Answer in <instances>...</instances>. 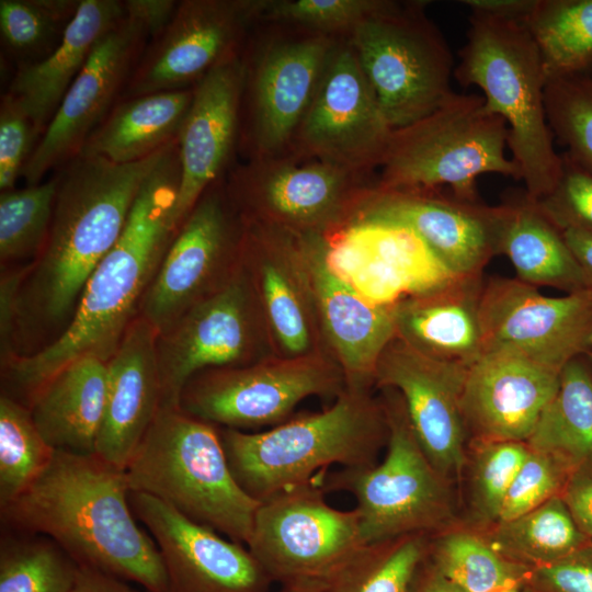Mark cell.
I'll return each instance as SVG.
<instances>
[{"instance_id": "6da1fadb", "label": "cell", "mask_w": 592, "mask_h": 592, "mask_svg": "<svg viewBox=\"0 0 592 592\" xmlns=\"http://www.w3.org/2000/svg\"><path fill=\"white\" fill-rule=\"evenodd\" d=\"M168 147L124 164L81 153L58 170L48 237L16 295L14 356L43 350L71 323L90 275L119 239L141 185Z\"/></svg>"}, {"instance_id": "7a4b0ae2", "label": "cell", "mask_w": 592, "mask_h": 592, "mask_svg": "<svg viewBox=\"0 0 592 592\" xmlns=\"http://www.w3.org/2000/svg\"><path fill=\"white\" fill-rule=\"evenodd\" d=\"M181 181L178 141L145 180L126 226L90 275L75 317L43 350L1 365V394L27 407L59 369L84 355L109 360L116 352L177 235L174 209Z\"/></svg>"}, {"instance_id": "3957f363", "label": "cell", "mask_w": 592, "mask_h": 592, "mask_svg": "<svg viewBox=\"0 0 592 592\" xmlns=\"http://www.w3.org/2000/svg\"><path fill=\"white\" fill-rule=\"evenodd\" d=\"M126 471L98 454L56 451L43 474L0 506L4 530L41 534L80 567L167 592L159 549L129 503Z\"/></svg>"}, {"instance_id": "277c9868", "label": "cell", "mask_w": 592, "mask_h": 592, "mask_svg": "<svg viewBox=\"0 0 592 592\" xmlns=\"http://www.w3.org/2000/svg\"><path fill=\"white\" fill-rule=\"evenodd\" d=\"M373 389L345 387L325 410L295 414L260 432L219 428L232 476L262 502L311 481L333 464L363 467L377 463L388 440L380 398Z\"/></svg>"}, {"instance_id": "5b68a950", "label": "cell", "mask_w": 592, "mask_h": 592, "mask_svg": "<svg viewBox=\"0 0 592 592\" xmlns=\"http://www.w3.org/2000/svg\"><path fill=\"white\" fill-rule=\"evenodd\" d=\"M454 78L483 91L485 110L508 126V149L530 198L548 195L561 173L545 109L547 73L524 22L470 12Z\"/></svg>"}, {"instance_id": "8992f818", "label": "cell", "mask_w": 592, "mask_h": 592, "mask_svg": "<svg viewBox=\"0 0 592 592\" xmlns=\"http://www.w3.org/2000/svg\"><path fill=\"white\" fill-rule=\"evenodd\" d=\"M130 491L247 545L261 502L232 476L219 428L181 408H160L126 469Z\"/></svg>"}, {"instance_id": "52a82bcc", "label": "cell", "mask_w": 592, "mask_h": 592, "mask_svg": "<svg viewBox=\"0 0 592 592\" xmlns=\"http://www.w3.org/2000/svg\"><path fill=\"white\" fill-rule=\"evenodd\" d=\"M508 126L485 110L478 94L454 92L424 117L392 130L377 171L380 191H429L448 186L459 197L478 200L476 180L497 173L521 180L508 158Z\"/></svg>"}, {"instance_id": "ba28073f", "label": "cell", "mask_w": 592, "mask_h": 592, "mask_svg": "<svg viewBox=\"0 0 592 592\" xmlns=\"http://www.w3.org/2000/svg\"><path fill=\"white\" fill-rule=\"evenodd\" d=\"M380 391L388 425L384 459L316 477L326 493L346 492L355 499L366 544L436 534L453 520L448 480L422 449L400 394L391 388Z\"/></svg>"}, {"instance_id": "9c48e42d", "label": "cell", "mask_w": 592, "mask_h": 592, "mask_svg": "<svg viewBox=\"0 0 592 592\" xmlns=\"http://www.w3.org/2000/svg\"><path fill=\"white\" fill-rule=\"evenodd\" d=\"M421 1H388L346 37L392 129L441 106L453 93L454 59Z\"/></svg>"}, {"instance_id": "30bf717a", "label": "cell", "mask_w": 592, "mask_h": 592, "mask_svg": "<svg viewBox=\"0 0 592 592\" xmlns=\"http://www.w3.org/2000/svg\"><path fill=\"white\" fill-rule=\"evenodd\" d=\"M226 186L248 221L329 236L355 219L375 180L289 150L248 159L228 173Z\"/></svg>"}, {"instance_id": "8fae6325", "label": "cell", "mask_w": 592, "mask_h": 592, "mask_svg": "<svg viewBox=\"0 0 592 592\" xmlns=\"http://www.w3.org/2000/svg\"><path fill=\"white\" fill-rule=\"evenodd\" d=\"M344 388L341 367L326 352L274 354L195 374L181 392L179 408L218 428L249 432L289 420L306 398L335 399Z\"/></svg>"}, {"instance_id": "7c38bea8", "label": "cell", "mask_w": 592, "mask_h": 592, "mask_svg": "<svg viewBox=\"0 0 592 592\" xmlns=\"http://www.w3.org/2000/svg\"><path fill=\"white\" fill-rule=\"evenodd\" d=\"M326 494L315 476L260 503L247 546L273 583L326 584L367 545L357 510Z\"/></svg>"}, {"instance_id": "4fadbf2b", "label": "cell", "mask_w": 592, "mask_h": 592, "mask_svg": "<svg viewBox=\"0 0 592 592\" xmlns=\"http://www.w3.org/2000/svg\"><path fill=\"white\" fill-rule=\"evenodd\" d=\"M157 354L161 408L179 407L185 384L202 371L276 354L243 263L226 286L158 333Z\"/></svg>"}, {"instance_id": "5bb4252c", "label": "cell", "mask_w": 592, "mask_h": 592, "mask_svg": "<svg viewBox=\"0 0 592 592\" xmlns=\"http://www.w3.org/2000/svg\"><path fill=\"white\" fill-rule=\"evenodd\" d=\"M244 221L226 186L212 184L172 240L139 307L158 333L226 286L242 265Z\"/></svg>"}, {"instance_id": "9a60e30c", "label": "cell", "mask_w": 592, "mask_h": 592, "mask_svg": "<svg viewBox=\"0 0 592 592\" xmlns=\"http://www.w3.org/2000/svg\"><path fill=\"white\" fill-rule=\"evenodd\" d=\"M338 39L304 31L253 52L244 46L239 147L247 159L291 149Z\"/></svg>"}, {"instance_id": "2e32d148", "label": "cell", "mask_w": 592, "mask_h": 592, "mask_svg": "<svg viewBox=\"0 0 592 592\" xmlns=\"http://www.w3.org/2000/svg\"><path fill=\"white\" fill-rule=\"evenodd\" d=\"M392 130L350 42L339 38L289 150L371 175Z\"/></svg>"}, {"instance_id": "e0dca14e", "label": "cell", "mask_w": 592, "mask_h": 592, "mask_svg": "<svg viewBox=\"0 0 592 592\" xmlns=\"http://www.w3.org/2000/svg\"><path fill=\"white\" fill-rule=\"evenodd\" d=\"M479 314L482 354L516 353L561 372L590 344L592 288L549 297L516 277H494L485 282Z\"/></svg>"}, {"instance_id": "ac0fdd59", "label": "cell", "mask_w": 592, "mask_h": 592, "mask_svg": "<svg viewBox=\"0 0 592 592\" xmlns=\"http://www.w3.org/2000/svg\"><path fill=\"white\" fill-rule=\"evenodd\" d=\"M257 0L179 1L166 31L149 42L119 100L193 88L240 55Z\"/></svg>"}, {"instance_id": "d6986e66", "label": "cell", "mask_w": 592, "mask_h": 592, "mask_svg": "<svg viewBox=\"0 0 592 592\" xmlns=\"http://www.w3.org/2000/svg\"><path fill=\"white\" fill-rule=\"evenodd\" d=\"M149 42L145 27L125 15L96 43L23 170L27 185L43 182L81 153L119 101Z\"/></svg>"}, {"instance_id": "ffe728a7", "label": "cell", "mask_w": 592, "mask_h": 592, "mask_svg": "<svg viewBox=\"0 0 592 592\" xmlns=\"http://www.w3.org/2000/svg\"><path fill=\"white\" fill-rule=\"evenodd\" d=\"M325 238L330 267L378 306L395 307L460 277L414 231L398 224L355 220Z\"/></svg>"}, {"instance_id": "44dd1931", "label": "cell", "mask_w": 592, "mask_h": 592, "mask_svg": "<svg viewBox=\"0 0 592 592\" xmlns=\"http://www.w3.org/2000/svg\"><path fill=\"white\" fill-rule=\"evenodd\" d=\"M506 203L489 206L452 191H380L375 186L355 220L388 221L414 231L456 275H481L499 254ZM352 221V223H353Z\"/></svg>"}, {"instance_id": "7402d4cb", "label": "cell", "mask_w": 592, "mask_h": 592, "mask_svg": "<svg viewBox=\"0 0 592 592\" xmlns=\"http://www.w3.org/2000/svg\"><path fill=\"white\" fill-rule=\"evenodd\" d=\"M129 503L159 549L167 592H270L273 581L247 545L149 494L130 491Z\"/></svg>"}, {"instance_id": "603a6c76", "label": "cell", "mask_w": 592, "mask_h": 592, "mask_svg": "<svg viewBox=\"0 0 592 592\" xmlns=\"http://www.w3.org/2000/svg\"><path fill=\"white\" fill-rule=\"evenodd\" d=\"M467 367L426 356L396 335L374 375L376 388L400 394L422 449L448 481L460 476L466 463L462 392Z\"/></svg>"}, {"instance_id": "cb8c5ba5", "label": "cell", "mask_w": 592, "mask_h": 592, "mask_svg": "<svg viewBox=\"0 0 592 592\" xmlns=\"http://www.w3.org/2000/svg\"><path fill=\"white\" fill-rule=\"evenodd\" d=\"M243 221L242 263L254 287L275 353L282 356L328 353L303 236Z\"/></svg>"}, {"instance_id": "d4e9b609", "label": "cell", "mask_w": 592, "mask_h": 592, "mask_svg": "<svg viewBox=\"0 0 592 592\" xmlns=\"http://www.w3.org/2000/svg\"><path fill=\"white\" fill-rule=\"evenodd\" d=\"M244 75L242 52L194 86L178 138L181 181L174 209L177 232L204 192L226 178L239 146Z\"/></svg>"}, {"instance_id": "484cf974", "label": "cell", "mask_w": 592, "mask_h": 592, "mask_svg": "<svg viewBox=\"0 0 592 592\" xmlns=\"http://www.w3.org/2000/svg\"><path fill=\"white\" fill-rule=\"evenodd\" d=\"M560 372L511 352L467 367L462 411L474 441L526 442L559 387Z\"/></svg>"}, {"instance_id": "4316f807", "label": "cell", "mask_w": 592, "mask_h": 592, "mask_svg": "<svg viewBox=\"0 0 592 592\" xmlns=\"http://www.w3.org/2000/svg\"><path fill=\"white\" fill-rule=\"evenodd\" d=\"M325 348L345 387L373 389L378 360L397 334L395 307L375 305L342 280L326 259V238L303 236Z\"/></svg>"}, {"instance_id": "83f0119b", "label": "cell", "mask_w": 592, "mask_h": 592, "mask_svg": "<svg viewBox=\"0 0 592 592\" xmlns=\"http://www.w3.org/2000/svg\"><path fill=\"white\" fill-rule=\"evenodd\" d=\"M157 337L158 330L138 316L107 362L95 454L124 470L161 408Z\"/></svg>"}, {"instance_id": "f1b7e54d", "label": "cell", "mask_w": 592, "mask_h": 592, "mask_svg": "<svg viewBox=\"0 0 592 592\" xmlns=\"http://www.w3.org/2000/svg\"><path fill=\"white\" fill-rule=\"evenodd\" d=\"M125 18L119 0H81L59 45L43 60L16 68L5 91L39 138L96 43Z\"/></svg>"}, {"instance_id": "f546056e", "label": "cell", "mask_w": 592, "mask_h": 592, "mask_svg": "<svg viewBox=\"0 0 592 592\" xmlns=\"http://www.w3.org/2000/svg\"><path fill=\"white\" fill-rule=\"evenodd\" d=\"M481 275L460 276L395 306L397 337L435 360L469 366L482 354Z\"/></svg>"}, {"instance_id": "4dcf8cb0", "label": "cell", "mask_w": 592, "mask_h": 592, "mask_svg": "<svg viewBox=\"0 0 592 592\" xmlns=\"http://www.w3.org/2000/svg\"><path fill=\"white\" fill-rule=\"evenodd\" d=\"M107 362L84 355L52 376L32 397V419L55 449L94 454L103 418Z\"/></svg>"}, {"instance_id": "1f68e13d", "label": "cell", "mask_w": 592, "mask_h": 592, "mask_svg": "<svg viewBox=\"0 0 592 592\" xmlns=\"http://www.w3.org/2000/svg\"><path fill=\"white\" fill-rule=\"evenodd\" d=\"M193 94L194 87L119 100L81 153L119 164L155 155L178 141Z\"/></svg>"}, {"instance_id": "d6a6232c", "label": "cell", "mask_w": 592, "mask_h": 592, "mask_svg": "<svg viewBox=\"0 0 592 592\" xmlns=\"http://www.w3.org/2000/svg\"><path fill=\"white\" fill-rule=\"evenodd\" d=\"M499 253L511 261L517 280L569 293L588 286L560 229L525 191L509 202Z\"/></svg>"}, {"instance_id": "836d02e7", "label": "cell", "mask_w": 592, "mask_h": 592, "mask_svg": "<svg viewBox=\"0 0 592 592\" xmlns=\"http://www.w3.org/2000/svg\"><path fill=\"white\" fill-rule=\"evenodd\" d=\"M570 476L592 469V372L579 360L560 372L559 387L526 441Z\"/></svg>"}, {"instance_id": "e575fe53", "label": "cell", "mask_w": 592, "mask_h": 592, "mask_svg": "<svg viewBox=\"0 0 592 592\" xmlns=\"http://www.w3.org/2000/svg\"><path fill=\"white\" fill-rule=\"evenodd\" d=\"M508 559L530 569L592 546L560 496L509 522L498 523L488 538Z\"/></svg>"}, {"instance_id": "d590c367", "label": "cell", "mask_w": 592, "mask_h": 592, "mask_svg": "<svg viewBox=\"0 0 592 592\" xmlns=\"http://www.w3.org/2000/svg\"><path fill=\"white\" fill-rule=\"evenodd\" d=\"M436 534L428 538V561L466 592H499L526 582L531 569L508 559L489 539L467 531Z\"/></svg>"}, {"instance_id": "8d00e7d4", "label": "cell", "mask_w": 592, "mask_h": 592, "mask_svg": "<svg viewBox=\"0 0 592 592\" xmlns=\"http://www.w3.org/2000/svg\"><path fill=\"white\" fill-rule=\"evenodd\" d=\"M525 24L547 79L592 68V0H537Z\"/></svg>"}, {"instance_id": "74e56055", "label": "cell", "mask_w": 592, "mask_h": 592, "mask_svg": "<svg viewBox=\"0 0 592 592\" xmlns=\"http://www.w3.org/2000/svg\"><path fill=\"white\" fill-rule=\"evenodd\" d=\"M80 566L52 538L4 530L0 592H71Z\"/></svg>"}, {"instance_id": "f35d334b", "label": "cell", "mask_w": 592, "mask_h": 592, "mask_svg": "<svg viewBox=\"0 0 592 592\" xmlns=\"http://www.w3.org/2000/svg\"><path fill=\"white\" fill-rule=\"evenodd\" d=\"M428 554V535H407L367 544L322 592H411Z\"/></svg>"}, {"instance_id": "ab89813d", "label": "cell", "mask_w": 592, "mask_h": 592, "mask_svg": "<svg viewBox=\"0 0 592 592\" xmlns=\"http://www.w3.org/2000/svg\"><path fill=\"white\" fill-rule=\"evenodd\" d=\"M59 174L24 189L0 194L1 269L32 264L41 254L50 228Z\"/></svg>"}, {"instance_id": "60d3db41", "label": "cell", "mask_w": 592, "mask_h": 592, "mask_svg": "<svg viewBox=\"0 0 592 592\" xmlns=\"http://www.w3.org/2000/svg\"><path fill=\"white\" fill-rule=\"evenodd\" d=\"M81 0H1V45L15 69L46 58L61 42Z\"/></svg>"}, {"instance_id": "b9f144b4", "label": "cell", "mask_w": 592, "mask_h": 592, "mask_svg": "<svg viewBox=\"0 0 592 592\" xmlns=\"http://www.w3.org/2000/svg\"><path fill=\"white\" fill-rule=\"evenodd\" d=\"M55 449L36 428L30 409L0 396V506L14 500L48 467Z\"/></svg>"}, {"instance_id": "7bdbcfd3", "label": "cell", "mask_w": 592, "mask_h": 592, "mask_svg": "<svg viewBox=\"0 0 592 592\" xmlns=\"http://www.w3.org/2000/svg\"><path fill=\"white\" fill-rule=\"evenodd\" d=\"M545 109L562 153L592 172V68L548 78Z\"/></svg>"}, {"instance_id": "ee69618b", "label": "cell", "mask_w": 592, "mask_h": 592, "mask_svg": "<svg viewBox=\"0 0 592 592\" xmlns=\"http://www.w3.org/2000/svg\"><path fill=\"white\" fill-rule=\"evenodd\" d=\"M470 509L483 524L498 523L506 493L530 454L526 442L474 441Z\"/></svg>"}, {"instance_id": "f6af8a7d", "label": "cell", "mask_w": 592, "mask_h": 592, "mask_svg": "<svg viewBox=\"0 0 592 592\" xmlns=\"http://www.w3.org/2000/svg\"><path fill=\"white\" fill-rule=\"evenodd\" d=\"M387 0H257V22H273L348 37Z\"/></svg>"}, {"instance_id": "bcb514c9", "label": "cell", "mask_w": 592, "mask_h": 592, "mask_svg": "<svg viewBox=\"0 0 592 592\" xmlns=\"http://www.w3.org/2000/svg\"><path fill=\"white\" fill-rule=\"evenodd\" d=\"M568 478L556 460L531 449L506 493L498 523L514 520L560 496Z\"/></svg>"}, {"instance_id": "7dc6e473", "label": "cell", "mask_w": 592, "mask_h": 592, "mask_svg": "<svg viewBox=\"0 0 592 592\" xmlns=\"http://www.w3.org/2000/svg\"><path fill=\"white\" fill-rule=\"evenodd\" d=\"M561 159L557 184L537 202L558 228L571 226L592 232V172L565 153Z\"/></svg>"}, {"instance_id": "c3c4849f", "label": "cell", "mask_w": 592, "mask_h": 592, "mask_svg": "<svg viewBox=\"0 0 592 592\" xmlns=\"http://www.w3.org/2000/svg\"><path fill=\"white\" fill-rule=\"evenodd\" d=\"M39 139L32 121L7 92L0 102V191L15 189Z\"/></svg>"}, {"instance_id": "681fc988", "label": "cell", "mask_w": 592, "mask_h": 592, "mask_svg": "<svg viewBox=\"0 0 592 592\" xmlns=\"http://www.w3.org/2000/svg\"><path fill=\"white\" fill-rule=\"evenodd\" d=\"M526 582L538 592H592V546L532 568Z\"/></svg>"}, {"instance_id": "f907efd6", "label": "cell", "mask_w": 592, "mask_h": 592, "mask_svg": "<svg viewBox=\"0 0 592 592\" xmlns=\"http://www.w3.org/2000/svg\"><path fill=\"white\" fill-rule=\"evenodd\" d=\"M560 498L579 530L592 539V469L570 475Z\"/></svg>"}, {"instance_id": "816d5d0a", "label": "cell", "mask_w": 592, "mask_h": 592, "mask_svg": "<svg viewBox=\"0 0 592 592\" xmlns=\"http://www.w3.org/2000/svg\"><path fill=\"white\" fill-rule=\"evenodd\" d=\"M125 15L140 23L147 31L150 42L157 39L168 27L177 11L179 1L174 0H125Z\"/></svg>"}, {"instance_id": "f5cc1de1", "label": "cell", "mask_w": 592, "mask_h": 592, "mask_svg": "<svg viewBox=\"0 0 592 592\" xmlns=\"http://www.w3.org/2000/svg\"><path fill=\"white\" fill-rule=\"evenodd\" d=\"M537 0H464L470 12L526 22Z\"/></svg>"}, {"instance_id": "db71d44e", "label": "cell", "mask_w": 592, "mask_h": 592, "mask_svg": "<svg viewBox=\"0 0 592 592\" xmlns=\"http://www.w3.org/2000/svg\"><path fill=\"white\" fill-rule=\"evenodd\" d=\"M132 584L106 572L80 567L78 579L71 592H141Z\"/></svg>"}, {"instance_id": "11a10c76", "label": "cell", "mask_w": 592, "mask_h": 592, "mask_svg": "<svg viewBox=\"0 0 592 592\" xmlns=\"http://www.w3.org/2000/svg\"><path fill=\"white\" fill-rule=\"evenodd\" d=\"M559 229L569 250L581 267L588 286L592 288V232L571 226Z\"/></svg>"}, {"instance_id": "9f6ffc18", "label": "cell", "mask_w": 592, "mask_h": 592, "mask_svg": "<svg viewBox=\"0 0 592 592\" xmlns=\"http://www.w3.org/2000/svg\"><path fill=\"white\" fill-rule=\"evenodd\" d=\"M411 592H466L441 573L428 561L426 557L420 566L411 588Z\"/></svg>"}, {"instance_id": "6f0895ef", "label": "cell", "mask_w": 592, "mask_h": 592, "mask_svg": "<svg viewBox=\"0 0 592 592\" xmlns=\"http://www.w3.org/2000/svg\"><path fill=\"white\" fill-rule=\"evenodd\" d=\"M323 588L320 583H295L281 585L277 592H322Z\"/></svg>"}, {"instance_id": "680465c9", "label": "cell", "mask_w": 592, "mask_h": 592, "mask_svg": "<svg viewBox=\"0 0 592 592\" xmlns=\"http://www.w3.org/2000/svg\"><path fill=\"white\" fill-rule=\"evenodd\" d=\"M519 592H538L533 589L527 582H524L520 585Z\"/></svg>"}, {"instance_id": "91938a15", "label": "cell", "mask_w": 592, "mask_h": 592, "mask_svg": "<svg viewBox=\"0 0 592 592\" xmlns=\"http://www.w3.org/2000/svg\"><path fill=\"white\" fill-rule=\"evenodd\" d=\"M521 584H517V585L511 587V588H506V589L502 590L501 592H519Z\"/></svg>"}, {"instance_id": "94428289", "label": "cell", "mask_w": 592, "mask_h": 592, "mask_svg": "<svg viewBox=\"0 0 592 592\" xmlns=\"http://www.w3.org/2000/svg\"><path fill=\"white\" fill-rule=\"evenodd\" d=\"M585 354H588L590 360L592 361V338H591V341H590V344L588 346Z\"/></svg>"}]
</instances>
